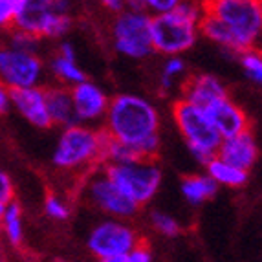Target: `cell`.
I'll use <instances>...</instances> for the list:
<instances>
[{"label":"cell","mask_w":262,"mask_h":262,"mask_svg":"<svg viewBox=\"0 0 262 262\" xmlns=\"http://www.w3.org/2000/svg\"><path fill=\"white\" fill-rule=\"evenodd\" d=\"M101 138L103 132L83 123L62 128L53 149V165L66 172L92 170L101 165Z\"/></svg>","instance_id":"4"},{"label":"cell","mask_w":262,"mask_h":262,"mask_svg":"<svg viewBox=\"0 0 262 262\" xmlns=\"http://www.w3.org/2000/svg\"><path fill=\"white\" fill-rule=\"evenodd\" d=\"M114 184L138 207L147 206L158 194L163 182V172L154 160H134L127 163L103 165Z\"/></svg>","instance_id":"6"},{"label":"cell","mask_w":262,"mask_h":262,"mask_svg":"<svg viewBox=\"0 0 262 262\" xmlns=\"http://www.w3.org/2000/svg\"><path fill=\"white\" fill-rule=\"evenodd\" d=\"M150 24H152V17L143 9H123L116 13L110 24L112 46L116 53L134 61L149 57L154 52Z\"/></svg>","instance_id":"8"},{"label":"cell","mask_w":262,"mask_h":262,"mask_svg":"<svg viewBox=\"0 0 262 262\" xmlns=\"http://www.w3.org/2000/svg\"><path fill=\"white\" fill-rule=\"evenodd\" d=\"M44 92H46V105H48L52 125H59V127L66 128L77 123L70 88L62 86V84H53V86L44 88Z\"/></svg>","instance_id":"17"},{"label":"cell","mask_w":262,"mask_h":262,"mask_svg":"<svg viewBox=\"0 0 262 262\" xmlns=\"http://www.w3.org/2000/svg\"><path fill=\"white\" fill-rule=\"evenodd\" d=\"M0 229L13 246H18L24 238V224H22V209L17 202H9L6 206L4 216L0 222Z\"/></svg>","instance_id":"22"},{"label":"cell","mask_w":262,"mask_h":262,"mask_svg":"<svg viewBox=\"0 0 262 262\" xmlns=\"http://www.w3.org/2000/svg\"><path fill=\"white\" fill-rule=\"evenodd\" d=\"M180 2L182 0H128L127 9H143L150 17H158L176 9Z\"/></svg>","instance_id":"26"},{"label":"cell","mask_w":262,"mask_h":262,"mask_svg":"<svg viewBox=\"0 0 262 262\" xmlns=\"http://www.w3.org/2000/svg\"><path fill=\"white\" fill-rule=\"evenodd\" d=\"M17 8L11 0H0V30H8L13 26Z\"/></svg>","instance_id":"30"},{"label":"cell","mask_w":262,"mask_h":262,"mask_svg":"<svg viewBox=\"0 0 262 262\" xmlns=\"http://www.w3.org/2000/svg\"><path fill=\"white\" fill-rule=\"evenodd\" d=\"M206 174L213 180L219 187H229V189H241L248 184L249 172L244 169L231 165L224 162L222 158L214 156L206 165Z\"/></svg>","instance_id":"19"},{"label":"cell","mask_w":262,"mask_h":262,"mask_svg":"<svg viewBox=\"0 0 262 262\" xmlns=\"http://www.w3.org/2000/svg\"><path fill=\"white\" fill-rule=\"evenodd\" d=\"M6 206H8V204H2V202H0V222H2V216H4Z\"/></svg>","instance_id":"38"},{"label":"cell","mask_w":262,"mask_h":262,"mask_svg":"<svg viewBox=\"0 0 262 262\" xmlns=\"http://www.w3.org/2000/svg\"><path fill=\"white\" fill-rule=\"evenodd\" d=\"M202 2H204V6H206V8H209V6L216 4V2H220V0H202Z\"/></svg>","instance_id":"37"},{"label":"cell","mask_w":262,"mask_h":262,"mask_svg":"<svg viewBox=\"0 0 262 262\" xmlns=\"http://www.w3.org/2000/svg\"><path fill=\"white\" fill-rule=\"evenodd\" d=\"M83 194L88 206H92L108 219L130 220L140 213V207L119 191L118 185L106 176L103 167L90 172L84 182Z\"/></svg>","instance_id":"9"},{"label":"cell","mask_w":262,"mask_h":262,"mask_svg":"<svg viewBox=\"0 0 262 262\" xmlns=\"http://www.w3.org/2000/svg\"><path fill=\"white\" fill-rule=\"evenodd\" d=\"M44 213L52 220L62 222V220L70 219V206L57 194H48L44 198Z\"/></svg>","instance_id":"27"},{"label":"cell","mask_w":262,"mask_h":262,"mask_svg":"<svg viewBox=\"0 0 262 262\" xmlns=\"http://www.w3.org/2000/svg\"><path fill=\"white\" fill-rule=\"evenodd\" d=\"M103 130L132 147L141 160H154L160 152V112L143 96L118 94L110 97Z\"/></svg>","instance_id":"1"},{"label":"cell","mask_w":262,"mask_h":262,"mask_svg":"<svg viewBox=\"0 0 262 262\" xmlns=\"http://www.w3.org/2000/svg\"><path fill=\"white\" fill-rule=\"evenodd\" d=\"M52 74L53 77L59 81V84H68V88L74 86L77 83H83L86 75H84L83 68L77 64L75 59H66V57L55 53V57L52 59Z\"/></svg>","instance_id":"21"},{"label":"cell","mask_w":262,"mask_h":262,"mask_svg":"<svg viewBox=\"0 0 262 262\" xmlns=\"http://www.w3.org/2000/svg\"><path fill=\"white\" fill-rule=\"evenodd\" d=\"M11 108V90L0 83V116L9 112Z\"/></svg>","instance_id":"32"},{"label":"cell","mask_w":262,"mask_h":262,"mask_svg":"<svg viewBox=\"0 0 262 262\" xmlns=\"http://www.w3.org/2000/svg\"><path fill=\"white\" fill-rule=\"evenodd\" d=\"M226 96V84L216 75L211 74H196L187 77L182 84V94H180L182 99L189 101L191 105H196L200 108H206L211 103Z\"/></svg>","instance_id":"15"},{"label":"cell","mask_w":262,"mask_h":262,"mask_svg":"<svg viewBox=\"0 0 262 262\" xmlns=\"http://www.w3.org/2000/svg\"><path fill=\"white\" fill-rule=\"evenodd\" d=\"M39 37L31 35V33H26V31L15 30L9 37V46L20 50V52H30V53H37V48H39Z\"/></svg>","instance_id":"28"},{"label":"cell","mask_w":262,"mask_h":262,"mask_svg":"<svg viewBox=\"0 0 262 262\" xmlns=\"http://www.w3.org/2000/svg\"><path fill=\"white\" fill-rule=\"evenodd\" d=\"M200 35H204L207 40H211V42H214L216 46H220L224 52L238 55L235 50V42H233L229 30H227L213 13H209V11H206V15H204L200 20Z\"/></svg>","instance_id":"20"},{"label":"cell","mask_w":262,"mask_h":262,"mask_svg":"<svg viewBox=\"0 0 262 262\" xmlns=\"http://www.w3.org/2000/svg\"><path fill=\"white\" fill-rule=\"evenodd\" d=\"M68 9V0H26L15 17L13 28L39 39H59L72 26Z\"/></svg>","instance_id":"7"},{"label":"cell","mask_w":262,"mask_h":262,"mask_svg":"<svg viewBox=\"0 0 262 262\" xmlns=\"http://www.w3.org/2000/svg\"><path fill=\"white\" fill-rule=\"evenodd\" d=\"M149 222L158 235L167 236V238H174V236H178L180 233H182V224H180V220L162 209L150 211Z\"/></svg>","instance_id":"24"},{"label":"cell","mask_w":262,"mask_h":262,"mask_svg":"<svg viewBox=\"0 0 262 262\" xmlns=\"http://www.w3.org/2000/svg\"><path fill=\"white\" fill-rule=\"evenodd\" d=\"M238 59H241V66L246 77L262 86V48L246 50V52L238 53Z\"/></svg>","instance_id":"25"},{"label":"cell","mask_w":262,"mask_h":262,"mask_svg":"<svg viewBox=\"0 0 262 262\" xmlns=\"http://www.w3.org/2000/svg\"><path fill=\"white\" fill-rule=\"evenodd\" d=\"M44 64L37 53L20 52L13 46H0V83L9 90L40 86Z\"/></svg>","instance_id":"11"},{"label":"cell","mask_w":262,"mask_h":262,"mask_svg":"<svg viewBox=\"0 0 262 262\" xmlns=\"http://www.w3.org/2000/svg\"><path fill=\"white\" fill-rule=\"evenodd\" d=\"M11 106L33 127L42 128V130L53 127L48 105H46V92L42 86L11 90Z\"/></svg>","instance_id":"14"},{"label":"cell","mask_w":262,"mask_h":262,"mask_svg":"<svg viewBox=\"0 0 262 262\" xmlns=\"http://www.w3.org/2000/svg\"><path fill=\"white\" fill-rule=\"evenodd\" d=\"M11 2H13V6H15V8H17V13H18V9L22 8V4H24L26 0H11ZM15 17H17V15H15Z\"/></svg>","instance_id":"36"},{"label":"cell","mask_w":262,"mask_h":262,"mask_svg":"<svg viewBox=\"0 0 262 262\" xmlns=\"http://www.w3.org/2000/svg\"><path fill=\"white\" fill-rule=\"evenodd\" d=\"M127 262H154L152 251L145 242H140L130 253H127Z\"/></svg>","instance_id":"31"},{"label":"cell","mask_w":262,"mask_h":262,"mask_svg":"<svg viewBox=\"0 0 262 262\" xmlns=\"http://www.w3.org/2000/svg\"><path fill=\"white\" fill-rule=\"evenodd\" d=\"M57 53L62 57H66V59H75V48L72 46L70 42H62L61 46H59V50H57Z\"/></svg>","instance_id":"34"},{"label":"cell","mask_w":262,"mask_h":262,"mask_svg":"<svg viewBox=\"0 0 262 262\" xmlns=\"http://www.w3.org/2000/svg\"><path fill=\"white\" fill-rule=\"evenodd\" d=\"M70 94L77 123L88 125V123H96L105 119L110 97L106 96V92L101 86L84 79L83 83L70 86Z\"/></svg>","instance_id":"12"},{"label":"cell","mask_w":262,"mask_h":262,"mask_svg":"<svg viewBox=\"0 0 262 262\" xmlns=\"http://www.w3.org/2000/svg\"><path fill=\"white\" fill-rule=\"evenodd\" d=\"M99 262H127V255H119V257H106V258H101Z\"/></svg>","instance_id":"35"},{"label":"cell","mask_w":262,"mask_h":262,"mask_svg":"<svg viewBox=\"0 0 262 262\" xmlns=\"http://www.w3.org/2000/svg\"><path fill=\"white\" fill-rule=\"evenodd\" d=\"M140 242H143L140 231L128 220L118 219H105L97 222L86 236L90 253L96 255L99 260L130 253Z\"/></svg>","instance_id":"10"},{"label":"cell","mask_w":262,"mask_h":262,"mask_svg":"<svg viewBox=\"0 0 262 262\" xmlns=\"http://www.w3.org/2000/svg\"><path fill=\"white\" fill-rule=\"evenodd\" d=\"M204 15L206 6L202 0H182L176 9L152 17V50L165 57H180L189 52L198 40Z\"/></svg>","instance_id":"2"},{"label":"cell","mask_w":262,"mask_h":262,"mask_svg":"<svg viewBox=\"0 0 262 262\" xmlns=\"http://www.w3.org/2000/svg\"><path fill=\"white\" fill-rule=\"evenodd\" d=\"M0 262H2V253H0Z\"/></svg>","instance_id":"39"},{"label":"cell","mask_w":262,"mask_h":262,"mask_svg":"<svg viewBox=\"0 0 262 262\" xmlns=\"http://www.w3.org/2000/svg\"><path fill=\"white\" fill-rule=\"evenodd\" d=\"M15 200V184L4 169H0V202L9 204Z\"/></svg>","instance_id":"29"},{"label":"cell","mask_w":262,"mask_h":262,"mask_svg":"<svg viewBox=\"0 0 262 262\" xmlns=\"http://www.w3.org/2000/svg\"><path fill=\"white\" fill-rule=\"evenodd\" d=\"M180 192L191 207H200L219 192V185L206 172H196V174H187L182 180Z\"/></svg>","instance_id":"18"},{"label":"cell","mask_w":262,"mask_h":262,"mask_svg":"<svg viewBox=\"0 0 262 262\" xmlns=\"http://www.w3.org/2000/svg\"><path fill=\"white\" fill-rule=\"evenodd\" d=\"M206 11L229 30L236 53L262 48V0H220Z\"/></svg>","instance_id":"5"},{"label":"cell","mask_w":262,"mask_h":262,"mask_svg":"<svg viewBox=\"0 0 262 262\" xmlns=\"http://www.w3.org/2000/svg\"><path fill=\"white\" fill-rule=\"evenodd\" d=\"M216 156L222 158L224 162L231 163V165L238 167V169L251 170V167H255L258 160V145L255 136L251 134V130L242 132L238 136L233 138H226L222 140L219 147Z\"/></svg>","instance_id":"16"},{"label":"cell","mask_w":262,"mask_h":262,"mask_svg":"<svg viewBox=\"0 0 262 262\" xmlns=\"http://www.w3.org/2000/svg\"><path fill=\"white\" fill-rule=\"evenodd\" d=\"M187 68L182 57H167L165 62L160 72V88L163 94H169L170 90H174L176 86L182 88V77L185 75Z\"/></svg>","instance_id":"23"},{"label":"cell","mask_w":262,"mask_h":262,"mask_svg":"<svg viewBox=\"0 0 262 262\" xmlns=\"http://www.w3.org/2000/svg\"><path fill=\"white\" fill-rule=\"evenodd\" d=\"M204 110H206V116L209 118L211 125L214 127V130L219 132L222 140L249 130L251 121H249L248 114L229 96L214 101V103H211Z\"/></svg>","instance_id":"13"},{"label":"cell","mask_w":262,"mask_h":262,"mask_svg":"<svg viewBox=\"0 0 262 262\" xmlns=\"http://www.w3.org/2000/svg\"><path fill=\"white\" fill-rule=\"evenodd\" d=\"M99 2L105 6L108 11L119 13V11H123V9H127V2H128V0H99Z\"/></svg>","instance_id":"33"},{"label":"cell","mask_w":262,"mask_h":262,"mask_svg":"<svg viewBox=\"0 0 262 262\" xmlns=\"http://www.w3.org/2000/svg\"><path fill=\"white\" fill-rule=\"evenodd\" d=\"M170 114H172L176 128L187 145L189 152L200 165L206 167L216 156L220 143H222V138L211 125L206 110L178 97L172 103Z\"/></svg>","instance_id":"3"}]
</instances>
